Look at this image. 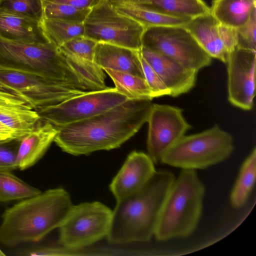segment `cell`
<instances>
[{"label":"cell","mask_w":256,"mask_h":256,"mask_svg":"<svg viewBox=\"0 0 256 256\" xmlns=\"http://www.w3.org/2000/svg\"><path fill=\"white\" fill-rule=\"evenodd\" d=\"M40 119L25 96L0 80V121L12 129L19 140L31 132Z\"/></svg>","instance_id":"15"},{"label":"cell","mask_w":256,"mask_h":256,"mask_svg":"<svg viewBox=\"0 0 256 256\" xmlns=\"http://www.w3.org/2000/svg\"><path fill=\"white\" fill-rule=\"evenodd\" d=\"M129 99L114 88H108L87 92L36 111L42 120L58 127L92 117Z\"/></svg>","instance_id":"10"},{"label":"cell","mask_w":256,"mask_h":256,"mask_svg":"<svg viewBox=\"0 0 256 256\" xmlns=\"http://www.w3.org/2000/svg\"><path fill=\"white\" fill-rule=\"evenodd\" d=\"M44 18L84 23L91 9L79 8L62 3L42 0Z\"/></svg>","instance_id":"28"},{"label":"cell","mask_w":256,"mask_h":256,"mask_svg":"<svg viewBox=\"0 0 256 256\" xmlns=\"http://www.w3.org/2000/svg\"><path fill=\"white\" fill-rule=\"evenodd\" d=\"M84 36L104 42L140 50L146 28L118 12L110 0H103L91 9L84 22Z\"/></svg>","instance_id":"7"},{"label":"cell","mask_w":256,"mask_h":256,"mask_svg":"<svg viewBox=\"0 0 256 256\" xmlns=\"http://www.w3.org/2000/svg\"><path fill=\"white\" fill-rule=\"evenodd\" d=\"M0 10L29 16L42 21V0H1Z\"/></svg>","instance_id":"29"},{"label":"cell","mask_w":256,"mask_h":256,"mask_svg":"<svg viewBox=\"0 0 256 256\" xmlns=\"http://www.w3.org/2000/svg\"><path fill=\"white\" fill-rule=\"evenodd\" d=\"M184 26L207 54L225 64L238 46L236 29L220 24L210 12L192 18Z\"/></svg>","instance_id":"14"},{"label":"cell","mask_w":256,"mask_h":256,"mask_svg":"<svg viewBox=\"0 0 256 256\" xmlns=\"http://www.w3.org/2000/svg\"><path fill=\"white\" fill-rule=\"evenodd\" d=\"M19 140L14 132L0 121V142Z\"/></svg>","instance_id":"35"},{"label":"cell","mask_w":256,"mask_h":256,"mask_svg":"<svg viewBox=\"0 0 256 256\" xmlns=\"http://www.w3.org/2000/svg\"><path fill=\"white\" fill-rule=\"evenodd\" d=\"M56 126L40 119L33 130L20 141L17 152L18 168L33 166L44 154L58 133Z\"/></svg>","instance_id":"18"},{"label":"cell","mask_w":256,"mask_h":256,"mask_svg":"<svg viewBox=\"0 0 256 256\" xmlns=\"http://www.w3.org/2000/svg\"><path fill=\"white\" fill-rule=\"evenodd\" d=\"M140 54L168 89L170 96H178L188 92L194 87L198 71L144 47H142Z\"/></svg>","instance_id":"16"},{"label":"cell","mask_w":256,"mask_h":256,"mask_svg":"<svg viewBox=\"0 0 256 256\" xmlns=\"http://www.w3.org/2000/svg\"><path fill=\"white\" fill-rule=\"evenodd\" d=\"M142 45L198 72L212 62V58L184 26L147 27L142 35Z\"/></svg>","instance_id":"9"},{"label":"cell","mask_w":256,"mask_h":256,"mask_svg":"<svg viewBox=\"0 0 256 256\" xmlns=\"http://www.w3.org/2000/svg\"><path fill=\"white\" fill-rule=\"evenodd\" d=\"M141 64L144 78L150 87L153 98L170 96V92L158 75L140 55Z\"/></svg>","instance_id":"33"},{"label":"cell","mask_w":256,"mask_h":256,"mask_svg":"<svg viewBox=\"0 0 256 256\" xmlns=\"http://www.w3.org/2000/svg\"><path fill=\"white\" fill-rule=\"evenodd\" d=\"M94 62L102 70L108 68L144 78L140 50L104 42H98Z\"/></svg>","instance_id":"19"},{"label":"cell","mask_w":256,"mask_h":256,"mask_svg":"<svg viewBox=\"0 0 256 256\" xmlns=\"http://www.w3.org/2000/svg\"><path fill=\"white\" fill-rule=\"evenodd\" d=\"M97 42L81 36L64 43L59 48L83 60L94 62V56Z\"/></svg>","instance_id":"30"},{"label":"cell","mask_w":256,"mask_h":256,"mask_svg":"<svg viewBox=\"0 0 256 256\" xmlns=\"http://www.w3.org/2000/svg\"><path fill=\"white\" fill-rule=\"evenodd\" d=\"M5 256L4 253L0 248V256Z\"/></svg>","instance_id":"36"},{"label":"cell","mask_w":256,"mask_h":256,"mask_svg":"<svg viewBox=\"0 0 256 256\" xmlns=\"http://www.w3.org/2000/svg\"><path fill=\"white\" fill-rule=\"evenodd\" d=\"M0 36L21 42H49L44 34L40 21L0 10Z\"/></svg>","instance_id":"20"},{"label":"cell","mask_w":256,"mask_h":256,"mask_svg":"<svg viewBox=\"0 0 256 256\" xmlns=\"http://www.w3.org/2000/svg\"><path fill=\"white\" fill-rule=\"evenodd\" d=\"M40 192L10 172L0 171V202L24 200Z\"/></svg>","instance_id":"27"},{"label":"cell","mask_w":256,"mask_h":256,"mask_svg":"<svg viewBox=\"0 0 256 256\" xmlns=\"http://www.w3.org/2000/svg\"><path fill=\"white\" fill-rule=\"evenodd\" d=\"M112 210L98 202L72 206L59 227V242L72 250L90 246L106 237L112 218Z\"/></svg>","instance_id":"8"},{"label":"cell","mask_w":256,"mask_h":256,"mask_svg":"<svg viewBox=\"0 0 256 256\" xmlns=\"http://www.w3.org/2000/svg\"><path fill=\"white\" fill-rule=\"evenodd\" d=\"M256 50L236 46L227 62L228 100L246 110L254 106Z\"/></svg>","instance_id":"13"},{"label":"cell","mask_w":256,"mask_h":256,"mask_svg":"<svg viewBox=\"0 0 256 256\" xmlns=\"http://www.w3.org/2000/svg\"><path fill=\"white\" fill-rule=\"evenodd\" d=\"M256 10V0H213L210 12L220 24L238 29Z\"/></svg>","instance_id":"22"},{"label":"cell","mask_w":256,"mask_h":256,"mask_svg":"<svg viewBox=\"0 0 256 256\" xmlns=\"http://www.w3.org/2000/svg\"><path fill=\"white\" fill-rule=\"evenodd\" d=\"M20 141L0 142V171L10 172L18 168L17 152Z\"/></svg>","instance_id":"31"},{"label":"cell","mask_w":256,"mask_h":256,"mask_svg":"<svg viewBox=\"0 0 256 256\" xmlns=\"http://www.w3.org/2000/svg\"><path fill=\"white\" fill-rule=\"evenodd\" d=\"M0 80L25 96L36 110L90 92L40 75L0 70Z\"/></svg>","instance_id":"11"},{"label":"cell","mask_w":256,"mask_h":256,"mask_svg":"<svg viewBox=\"0 0 256 256\" xmlns=\"http://www.w3.org/2000/svg\"><path fill=\"white\" fill-rule=\"evenodd\" d=\"M154 164L148 154L136 151L130 154L110 186L116 201L143 188L156 172Z\"/></svg>","instance_id":"17"},{"label":"cell","mask_w":256,"mask_h":256,"mask_svg":"<svg viewBox=\"0 0 256 256\" xmlns=\"http://www.w3.org/2000/svg\"><path fill=\"white\" fill-rule=\"evenodd\" d=\"M236 30L237 46L256 50V10L253 12L247 22Z\"/></svg>","instance_id":"32"},{"label":"cell","mask_w":256,"mask_h":256,"mask_svg":"<svg viewBox=\"0 0 256 256\" xmlns=\"http://www.w3.org/2000/svg\"><path fill=\"white\" fill-rule=\"evenodd\" d=\"M205 190L195 170L182 169L164 202L154 236L160 241L186 238L196 230Z\"/></svg>","instance_id":"5"},{"label":"cell","mask_w":256,"mask_h":256,"mask_svg":"<svg viewBox=\"0 0 256 256\" xmlns=\"http://www.w3.org/2000/svg\"><path fill=\"white\" fill-rule=\"evenodd\" d=\"M134 3L170 16L194 18L210 12L202 0H110Z\"/></svg>","instance_id":"21"},{"label":"cell","mask_w":256,"mask_h":256,"mask_svg":"<svg viewBox=\"0 0 256 256\" xmlns=\"http://www.w3.org/2000/svg\"><path fill=\"white\" fill-rule=\"evenodd\" d=\"M233 150L232 136L216 125L184 135L166 152L160 163L182 169H204L228 158Z\"/></svg>","instance_id":"6"},{"label":"cell","mask_w":256,"mask_h":256,"mask_svg":"<svg viewBox=\"0 0 256 256\" xmlns=\"http://www.w3.org/2000/svg\"><path fill=\"white\" fill-rule=\"evenodd\" d=\"M113 81L114 88L128 98L152 100V92L144 78L130 74L108 68L102 70Z\"/></svg>","instance_id":"25"},{"label":"cell","mask_w":256,"mask_h":256,"mask_svg":"<svg viewBox=\"0 0 256 256\" xmlns=\"http://www.w3.org/2000/svg\"><path fill=\"white\" fill-rule=\"evenodd\" d=\"M0 70L34 74L89 92L104 78L94 62L79 59L50 42L31 43L0 36Z\"/></svg>","instance_id":"2"},{"label":"cell","mask_w":256,"mask_h":256,"mask_svg":"<svg viewBox=\"0 0 256 256\" xmlns=\"http://www.w3.org/2000/svg\"><path fill=\"white\" fill-rule=\"evenodd\" d=\"M111 2L118 12L132 18L146 28L158 26H184L192 19L163 14L132 2Z\"/></svg>","instance_id":"23"},{"label":"cell","mask_w":256,"mask_h":256,"mask_svg":"<svg viewBox=\"0 0 256 256\" xmlns=\"http://www.w3.org/2000/svg\"><path fill=\"white\" fill-rule=\"evenodd\" d=\"M73 204L69 194L56 188L20 202L2 216L0 242L7 246L37 242L62 224Z\"/></svg>","instance_id":"4"},{"label":"cell","mask_w":256,"mask_h":256,"mask_svg":"<svg viewBox=\"0 0 256 256\" xmlns=\"http://www.w3.org/2000/svg\"><path fill=\"white\" fill-rule=\"evenodd\" d=\"M166 170L156 171L141 190L117 200L108 241L114 244L147 242L154 234L160 214L175 179Z\"/></svg>","instance_id":"3"},{"label":"cell","mask_w":256,"mask_h":256,"mask_svg":"<svg viewBox=\"0 0 256 256\" xmlns=\"http://www.w3.org/2000/svg\"><path fill=\"white\" fill-rule=\"evenodd\" d=\"M41 24L48 42L57 48L74 38L84 35V23L43 18Z\"/></svg>","instance_id":"26"},{"label":"cell","mask_w":256,"mask_h":256,"mask_svg":"<svg viewBox=\"0 0 256 256\" xmlns=\"http://www.w3.org/2000/svg\"><path fill=\"white\" fill-rule=\"evenodd\" d=\"M256 174V149L254 148L242 164L231 192L230 200L234 207L240 208L246 202L255 182Z\"/></svg>","instance_id":"24"},{"label":"cell","mask_w":256,"mask_h":256,"mask_svg":"<svg viewBox=\"0 0 256 256\" xmlns=\"http://www.w3.org/2000/svg\"><path fill=\"white\" fill-rule=\"evenodd\" d=\"M1 0H0V2Z\"/></svg>","instance_id":"37"},{"label":"cell","mask_w":256,"mask_h":256,"mask_svg":"<svg viewBox=\"0 0 256 256\" xmlns=\"http://www.w3.org/2000/svg\"><path fill=\"white\" fill-rule=\"evenodd\" d=\"M151 101L129 99L92 117L56 127L54 142L64 152L74 156L117 148L147 122Z\"/></svg>","instance_id":"1"},{"label":"cell","mask_w":256,"mask_h":256,"mask_svg":"<svg viewBox=\"0 0 256 256\" xmlns=\"http://www.w3.org/2000/svg\"><path fill=\"white\" fill-rule=\"evenodd\" d=\"M147 122L148 154L154 164L161 162L166 152L191 128L182 110L168 104H152Z\"/></svg>","instance_id":"12"},{"label":"cell","mask_w":256,"mask_h":256,"mask_svg":"<svg viewBox=\"0 0 256 256\" xmlns=\"http://www.w3.org/2000/svg\"><path fill=\"white\" fill-rule=\"evenodd\" d=\"M50 2L67 4L74 7L92 9L103 0H46Z\"/></svg>","instance_id":"34"}]
</instances>
